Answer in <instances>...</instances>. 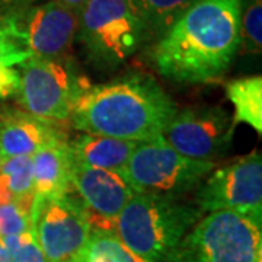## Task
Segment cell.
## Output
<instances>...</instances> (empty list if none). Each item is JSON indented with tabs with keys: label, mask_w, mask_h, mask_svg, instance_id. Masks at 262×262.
<instances>
[{
	"label": "cell",
	"mask_w": 262,
	"mask_h": 262,
	"mask_svg": "<svg viewBox=\"0 0 262 262\" xmlns=\"http://www.w3.org/2000/svg\"><path fill=\"white\" fill-rule=\"evenodd\" d=\"M198 0H130L146 38L162 37Z\"/></svg>",
	"instance_id": "obj_17"
},
{
	"label": "cell",
	"mask_w": 262,
	"mask_h": 262,
	"mask_svg": "<svg viewBox=\"0 0 262 262\" xmlns=\"http://www.w3.org/2000/svg\"><path fill=\"white\" fill-rule=\"evenodd\" d=\"M178 110L163 88L146 75H127L110 83L88 86L70 114L76 130L121 140L162 137Z\"/></svg>",
	"instance_id": "obj_2"
},
{
	"label": "cell",
	"mask_w": 262,
	"mask_h": 262,
	"mask_svg": "<svg viewBox=\"0 0 262 262\" xmlns=\"http://www.w3.org/2000/svg\"><path fill=\"white\" fill-rule=\"evenodd\" d=\"M67 141L64 139L50 143L31 156L34 198L70 194L73 159Z\"/></svg>",
	"instance_id": "obj_14"
},
{
	"label": "cell",
	"mask_w": 262,
	"mask_h": 262,
	"mask_svg": "<svg viewBox=\"0 0 262 262\" xmlns=\"http://www.w3.org/2000/svg\"><path fill=\"white\" fill-rule=\"evenodd\" d=\"M245 51L259 54L262 47V5L261 0H251L241 16V46Z\"/></svg>",
	"instance_id": "obj_21"
},
{
	"label": "cell",
	"mask_w": 262,
	"mask_h": 262,
	"mask_svg": "<svg viewBox=\"0 0 262 262\" xmlns=\"http://www.w3.org/2000/svg\"><path fill=\"white\" fill-rule=\"evenodd\" d=\"M19 67L18 102L27 113L48 121L70 118L77 98L89 86L66 57H29Z\"/></svg>",
	"instance_id": "obj_7"
},
{
	"label": "cell",
	"mask_w": 262,
	"mask_h": 262,
	"mask_svg": "<svg viewBox=\"0 0 262 262\" xmlns=\"http://www.w3.org/2000/svg\"><path fill=\"white\" fill-rule=\"evenodd\" d=\"M204 215L182 196L136 192L115 222V233L144 259L170 262L184 236Z\"/></svg>",
	"instance_id": "obj_3"
},
{
	"label": "cell",
	"mask_w": 262,
	"mask_h": 262,
	"mask_svg": "<svg viewBox=\"0 0 262 262\" xmlns=\"http://www.w3.org/2000/svg\"><path fill=\"white\" fill-rule=\"evenodd\" d=\"M72 188L77 191L91 214L102 219V223L114 225L122 208L136 194L120 173L76 162L72 165ZM103 226L106 227L105 223Z\"/></svg>",
	"instance_id": "obj_12"
},
{
	"label": "cell",
	"mask_w": 262,
	"mask_h": 262,
	"mask_svg": "<svg viewBox=\"0 0 262 262\" xmlns=\"http://www.w3.org/2000/svg\"><path fill=\"white\" fill-rule=\"evenodd\" d=\"M64 139L66 134L54 121L20 110L0 111V151L5 159L32 156L41 147Z\"/></svg>",
	"instance_id": "obj_13"
},
{
	"label": "cell",
	"mask_w": 262,
	"mask_h": 262,
	"mask_svg": "<svg viewBox=\"0 0 262 262\" xmlns=\"http://www.w3.org/2000/svg\"><path fill=\"white\" fill-rule=\"evenodd\" d=\"M67 144L76 163L120 173L139 143L83 133L67 141Z\"/></svg>",
	"instance_id": "obj_15"
},
{
	"label": "cell",
	"mask_w": 262,
	"mask_h": 262,
	"mask_svg": "<svg viewBox=\"0 0 262 262\" xmlns=\"http://www.w3.org/2000/svg\"><path fill=\"white\" fill-rule=\"evenodd\" d=\"M10 201H16V200L10 194V191L6 187L5 181L0 177V206L2 204H6V203H10Z\"/></svg>",
	"instance_id": "obj_24"
},
{
	"label": "cell",
	"mask_w": 262,
	"mask_h": 262,
	"mask_svg": "<svg viewBox=\"0 0 262 262\" xmlns=\"http://www.w3.org/2000/svg\"><path fill=\"white\" fill-rule=\"evenodd\" d=\"M2 241L9 252L12 262H48L32 229L24 233L3 237Z\"/></svg>",
	"instance_id": "obj_23"
},
{
	"label": "cell",
	"mask_w": 262,
	"mask_h": 262,
	"mask_svg": "<svg viewBox=\"0 0 262 262\" xmlns=\"http://www.w3.org/2000/svg\"><path fill=\"white\" fill-rule=\"evenodd\" d=\"M3 160H5V158H3V155H2V151H0V166H2V163H3Z\"/></svg>",
	"instance_id": "obj_27"
},
{
	"label": "cell",
	"mask_w": 262,
	"mask_h": 262,
	"mask_svg": "<svg viewBox=\"0 0 262 262\" xmlns=\"http://www.w3.org/2000/svg\"><path fill=\"white\" fill-rule=\"evenodd\" d=\"M0 177L16 201H32V159L31 156H15L3 160Z\"/></svg>",
	"instance_id": "obj_20"
},
{
	"label": "cell",
	"mask_w": 262,
	"mask_h": 262,
	"mask_svg": "<svg viewBox=\"0 0 262 262\" xmlns=\"http://www.w3.org/2000/svg\"><path fill=\"white\" fill-rule=\"evenodd\" d=\"M241 0H198L156 42V70L177 83L220 79L241 46Z\"/></svg>",
	"instance_id": "obj_1"
},
{
	"label": "cell",
	"mask_w": 262,
	"mask_h": 262,
	"mask_svg": "<svg viewBox=\"0 0 262 262\" xmlns=\"http://www.w3.org/2000/svg\"><path fill=\"white\" fill-rule=\"evenodd\" d=\"M31 229L48 262H75L92 232V220L80 198L70 194L32 198Z\"/></svg>",
	"instance_id": "obj_8"
},
{
	"label": "cell",
	"mask_w": 262,
	"mask_h": 262,
	"mask_svg": "<svg viewBox=\"0 0 262 262\" xmlns=\"http://www.w3.org/2000/svg\"><path fill=\"white\" fill-rule=\"evenodd\" d=\"M75 262H153L128 249L115 230L92 229L88 242Z\"/></svg>",
	"instance_id": "obj_18"
},
{
	"label": "cell",
	"mask_w": 262,
	"mask_h": 262,
	"mask_svg": "<svg viewBox=\"0 0 262 262\" xmlns=\"http://www.w3.org/2000/svg\"><path fill=\"white\" fill-rule=\"evenodd\" d=\"M213 169V162L182 156L159 137L139 143L120 175L134 192L182 196L196 189Z\"/></svg>",
	"instance_id": "obj_6"
},
{
	"label": "cell",
	"mask_w": 262,
	"mask_h": 262,
	"mask_svg": "<svg viewBox=\"0 0 262 262\" xmlns=\"http://www.w3.org/2000/svg\"><path fill=\"white\" fill-rule=\"evenodd\" d=\"M0 262H12L9 252H8V249H6L2 239H0Z\"/></svg>",
	"instance_id": "obj_26"
},
{
	"label": "cell",
	"mask_w": 262,
	"mask_h": 262,
	"mask_svg": "<svg viewBox=\"0 0 262 262\" xmlns=\"http://www.w3.org/2000/svg\"><path fill=\"white\" fill-rule=\"evenodd\" d=\"M58 3H61L64 8H67V9L73 10V12H79V10L82 9L84 6V3L88 2V0H57Z\"/></svg>",
	"instance_id": "obj_25"
},
{
	"label": "cell",
	"mask_w": 262,
	"mask_h": 262,
	"mask_svg": "<svg viewBox=\"0 0 262 262\" xmlns=\"http://www.w3.org/2000/svg\"><path fill=\"white\" fill-rule=\"evenodd\" d=\"M22 31L32 57L61 58L77 34V13L50 0L29 12Z\"/></svg>",
	"instance_id": "obj_11"
},
{
	"label": "cell",
	"mask_w": 262,
	"mask_h": 262,
	"mask_svg": "<svg viewBox=\"0 0 262 262\" xmlns=\"http://www.w3.org/2000/svg\"><path fill=\"white\" fill-rule=\"evenodd\" d=\"M170 262H262V215L208 213L184 236Z\"/></svg>",
	"instance_id": "obj_4"
},
{
	"label": "cell",
	"mask_w": 262,
	"mask_h": 262,
	"mask_svg": "<svg viewBox=\"0 0 262 262\" xmlns=\"http://www.w3.org/2000/svg\"><path fill=\"white\" fill-rule=\"evenodd\" d=\"M229 101L233 103V122H245L258 134L262 133V77L248 76L229 82L226 86Z\"/></svg>",
	"instance_id": "obj_16"
},
{
	"label": "cell",
	"mask_w": 262,
	"mask_h": 262,
	"mask_svg": "<svg viewBox=\"0 0 262 262\" xmlns=\"http://www.w3.org/2000/svg\"><path fill=\"white\" fill-rule=\"evenodd\" d=\"M32 57L16 16L0 19V67H15Z\"/></svg>",
	"instance_id": "obj_19"
},
{
	"label": "cell",
	"mask_w": 262,
	"mask_h": 262,
	"mask_svg": "<svg viewBox=\"0 0 262 262\" xmlns=\"http://www.w3.org/2000/svg\"><path fill=\"white\" fill-rule=\"evenodd\" d=\"M32 201H10L0 206V239L31 229Z\"/></svg>",
	"instance_id": "obj_22"
},
{
	"label": "cell",
	"mask_w": 262,
	"mask_h": 262,
	"mask_svg": "<svg viewBox=\"0 0 262 262\" xmlns=\"http://www.w3.org/2000/svg\"><path fill=\"white\" fill-rule=\"evenodd\" d=\"M234 128L222 106H189L175 113L162 137L182 156L214 163L230 147Z\"/></svg>",
	"instance_id": "obj_10"
},
{
	"label": "cell",
	"mask_w": 262,
	"mask_h": 262,
	"mask_svg": "<svg viewBox=\"0 0 262 262\" xmlns=\"http://www.w3.org/2000/svg\"><path fill=\"white\" fill-rule=\"evenodd\" d=\"M194 203L203 213L234 210L262 215V159L252 151L213 169L196 187Z\"/></svg>",
	"instance_id": "obj_9"
},
{
	"label": "cell",
	"mask_w": 262,
	"mask_h": 262,
	"mask_svg": "<svg viewBox=\"0 0 262 262\" xmlns=\"http://www.w3.org/2000/svg\"><path fill=\"white\" fill-rule=\"evenodd\" d=\"M76 35L101 67L120 66L147 39L130 0H88L77 12Z\"/></svg>",
	"instance_id": "obj_5"
}]
</instances>
